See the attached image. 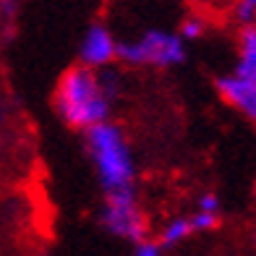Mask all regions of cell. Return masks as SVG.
I'll use <instances>...</instances> for the list:
<instances>
[{"mask_svg":"<svg viewBox=\"0 0 256 256\" xmlns=\"http://www.w3.org/2000/svg\"><path fill=\"white\" fill-rule=\"evenodd\" d=\"M55 108L58 115L71 128H94L108 123L112 102L102 94L97 71H89L84 66H74L60 76L55 86Z\"/></svg>","mask_w":256,"mask_h":256,"instance_id":"1","label":"cell"},{"mask_svg":"<svg viewBox=\"0 0 256 256\" xmlns=\"http://www.w3.org/2000/svg\"><path fill=\"white\" fill-rule=\"evenodd\" d=\"M84 142H86V152H89L92 162H94V170L100 176L104 194L134 188L136 162H134L131 146H128L120 126L108 120L94 128H86Z\"/></svg>","mask_w":256,"mask_h":256,"instance_id":"2","label":"cell"},{"mask_svg":"<svg viewBox=\"0 0 256 256\" xmlns=\"http://www.w3.org/2000/svg\"><path fill=\"white\" fill-rule=\"evenodd\" d=\"M115 58L126 66H157L170 68L183 63L186 48L178 34L149 29L136 42H118L115 44Z\"/></svg>","mask_w":256,"mask_h":256,"instance_id":"3","label":"cell"},{"mask_svg":"<svg viewBox=\"0 0 256 256\" xmlns=\"http://www.w3.org/2000/svg\"><path fill=\"white\" fill-rule=\"evenodd\" d=\"M100 222L115 238H123L128 243H134V246L146 240V232H149V222L136 202V188L104 194Z\"/></svg>","mask_w":256,"mask_h":256,"instance_id":"4","label":"cell"},{"mask_svg":"<svg viewBox=\"0 0 256 256\" xmlns=\"http://www.w3.org/2000/svg\"><path fill=\"white\" fill-rule=\"evenodd\" d=\"M115 42L110 29L104 24H92L81 40V48H78V58H81V66L94 71V68H108L115 60Z\"/></svg>","mask_w":256,"mask_h":256,"instance_id":"5","label":"cell"},{"mask_svg":"<svg viewBox=\"0 0 256 256\" xmlns=\"http://www.w3.org/2000/svg\"><path fill=\"white\" fill-rule=\"evenodd\" d=\"M214 84H217V92L222 94L225 102H230L243 115H248L251 120H256V84L243 81L238 76H220Z\"/></svg>","mask_w":256,"mask_h":256,"instance_id":"6","label":"cell"},{"mask_svg":"<svg viewBox=\"0 0 256 256\" xmlns=\"http://www.w3.org/2000/svg\"><path fill=\"white\" fill-rule=\"evenodd\" d=\"M236 76L256 84V24L240 32V58H238Z\"/></svg>","mask_w":256,"mask_h":256,"instance_id":"7","label":"cell"},{"mask_svg":"<svg viewBox=\"0 0 256 256\" xmlns=\"http://www.w3.org/2000/svg\"><path fill=\"white\" fill-rule=\"evenodd\" d=\"M191 222L186 217H176L172 222L165 225V230H162V236H160V248H170V246H176V243H180L183 238H188L191 236Z\"/></svg>","mask_w":256,"mask_h":256,"instance_id":"8","label":"cell"},{"mask_svg":"<svg viewBox=\"0 0 256 256\" xmlns=\"http://www.w3.org/2000/svg\"><path fill=\"white\" fill-rule=\"evenodd\" d=\"M97 81H100L102 94L108 97L110 102L118 97V92H120V76H118V71H112V68H102V71L97 74Z\"/></svg>","mask_w":256,"mask_h":256,"instance_id":"9","label":"cell"},{"mask_svg":"<svg viewBox=\"0 0 256 256\" xmlns=\"http://www.w3.org/2000/svg\"><path fill=\"white\" fill-rule=\"evenodd\" d=\"M204 34V18L202 16H188L180 24V34L178 37L180 40H196V37H202Z\"/></svg>","mask_w":256,"mask_h":256,"instance_id":"10","label":"cell"},{"mask_svg":"<svg viewBox=\"0 0 256 256\" xmlns=\"http://www.w3.org/2000/svg\"><path fill=\"white\" fill-rule=\"evenodd\" d=\"M232 16H236L243 26H254L256 21V0H243L232 8Z\"/></svg>","mask_w":256,"mask_h":256,"instance_id":"11","label":"cell"},{"mask_svg":"<svg viewBox=\"0 0 256 256\" xmlns=\"http://www.w3.org/2000/svg\"><path fill=\"white\" fill-rule=\"evenodd\" d=\"M188 222H191V230H212V228H217V214L199 212V214H194Z\"/></svg>","mask_w":256,"mask_h":256,"instance_id":"12","label":"cell"},{"mask_svg":"<svg viewBox=\"0 0 256 256\" xmlns=\"http://www.w3.org/2000/svg\"><path fill=\"white\" fill-rule=\"evenodd\" d=\"M162 248H160V243L154 240H142V243H136V248H134V256H160Z\"/></svg>","mask_w":256,"mask_h":256,"instance_id":"13","label":"cell"},{"mask_svg":"<svg viewBox=\"0 0 256 256\" xmlns=\"http://www.w3.org/2000/svg\"><path fill=\"white\" fill-rule=\"evenodd\" d=\"M199 206H202L199 212L214 214V212H217V206H220V204H217V196H214V194H204V196H202V202H199Z\"/></svg>","mask_w":256,"mask_h":256,"instance_id":"14","label":"cell"},{"mask_svg":"<svg viewBox=\"0 0 256 256\" xmlns=\"http://www.w3.org/2000/svg\"><path fill=\"white\" fill-rule=\"evenodd\" d=\"M254 238H256V236H254Z\"/></svg>","mask_w":256,"mask_h":256,"instance_id":"15","label":"cell"}]
</instances>
